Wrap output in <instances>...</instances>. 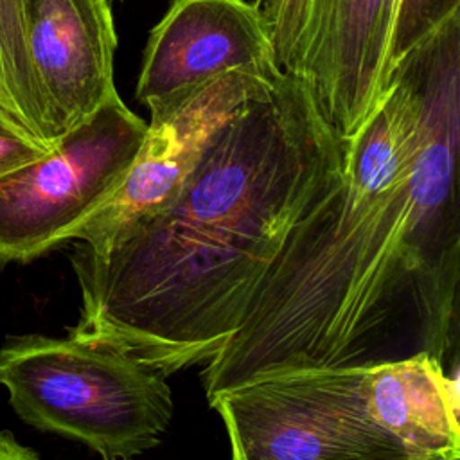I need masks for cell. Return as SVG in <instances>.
<instances>
[{
    "instance_id": "4",
    "label": "cell",
    "mask_w": 460,
    "mask_h": 460,
    "mask_svg": "<svg viewBox=\"0 0 460 460\" xmlns=\"http://www.w3.org/2000/svg\"><path fill=\"white\" fill-rule=\"evenodd\" d=\"M165 377L120 349L72 334L16 336L0 347V385L14 411L108 460L162 440L174 413Z\"/></svg>"
},
{
    "instance_id": "14",
    "label": "cell",
    "mask_w": 460,
    "mask_h": 460,
    "mask_svg": "<svg viewBox=\"0 0 460 460\" xmlns=\"http://www.w3.org/2000/svg\"><path fill=\"white\" fill-rule=\"evenodd\" d=\"M0 460H40L38 455L18 444L9 433H0Z\"/></svg>"
},
{
    "instance_id": "9",
    "label": "cell",
    "mask_w": 460,
    "mask_h": 460,
    "mask_svg": "<svg viewBox=\"0 0 460 460\" xmlns=\"http://www.w3.org/2000/svg\"><path fill=\"white\" fill-rule=\"evenodd\" d=\"M401 0H323L311 84L341 140L370 117L390 86Z\"/></svg>"
},
{
    "instance_id": "13",
    "label": "cell",
    "mask_w": 460,
    "mask_h": 460,
    "mask_svg": "<svg viewBox=\"0 0 460 460\" xmlns=\"http://www.w3.org/2000/svg\"><path fill=\"white\" fill-rule=\"evenodd\" d=\"M444 374L451 379L460 376V192H458V248H456V264L453 289L447 307L444 343L438 359Z\"/></svg>"
},
{
    "instance_id": "8",
    "label": "cell",
    "mask_w": 460,
    "mask_h": 460,
    "mask_svg": "<svg viewBox=\"0 0 460 460\" xmlns=\"http://www.w3.org/2000/svg\"><path fill=\"white\" fill-rule=\"evenodd\" d=\"M25 20L31 59L61 137L119 93L111 0H25Z\"/></svg>"
},
{
    "instance_id": "6",
    "label": "cell",
    "mask_w": 460,
    "mask_h": 460,
    "mask_svg": "<svg viewBox=\"0 0 460 460\" xmlns=\"http://www.w3.org/2000/svg\"><path fill=\"white\" fill-rule=\"evenodd\" d=\"M282 77L234 70L147 104V131L124 181L81 226L75 241L97 246L172 203L219 133Z\"/></svg>"
},
{
    "instance_id": "3",
    "label": "cell",
    "mask_w": 460,
    "mask_h": 460,
    "mask_svg": "<svg viewBox=\"0 0 460 460\" xmlns=\"http://www.w3.org/2000/svg\"><path fill=\"white\" fill-rule=\"evenodd\" d=\"M230 460H426L460 451V385L438 359L273 374L216 395Z\"/></svg>"
},
{
    "instance_id": "15",
    "label": "cell",
    "mask_w": 460,
    "mask_h": 460,
    "mask_svg": "<svg viewBox=\"0 0 460 460\" xmlns=\"http://www.w3.org/2000/svg\"><path fill=\"white\" fill-rule=\"evenodd\" d=\"M426 460H460V451H449V453H440L435 456H429Z\"/></svg>"
},
{
    "instance_id": "1",
    "label": "cell",
    "mask_w": 460,
    "mask_h": 460,
    "mask_svg": "<svg viewBox=\"0 0 460 460\" xmlns=\"http://www.w3.org/2000/svg\"><path fill=\"white\" fill-rule=\"evenodd\" d=\"M420 104L392 75L343 140L340 176L307 207L250 309L203 372L216 395L273 374L440 359L458 248L455 183L419 158Z\"/></svg>"
},
{
    "instance_id": "12",
    "label": "cell",
    "mask_w": 460,
    "mask_h": 460,
    "mask_svg": "<svg viewBox=\"0 0 460 460\" xmlns=\"http://www.w3.org/2000/svg\"><path fill=\"white\" fill-rule=\"evenodd\" d=\"M54 146L38 140L0 108V180L36 162Z\"/></svg>"
},
{
    "instance_id": "5",
    "label": "cell",
    "mask_w": 460,
    "mask_h": 460,
    "mask_svg": "<svg viewBox=\"0 0 460 460\" xmlns=\"http://www.w3.org/2000/svg\"><path fill=\"white\" fill-rule=\"evenodd\" d=\"M147 122L110 97L36 162L0 180V264L29 262L75 239L124 181Z\"/></svg>"
},
{
    "instance_id": "7",
    "label": "cell",
    "mask_w": 460,
    "mask_h": 460,
    "mask_svg": "<svg viewBox=\"0 0 460 460\" xmlns=\"http://www.w3.org/2000/svg\"><path fill=\"white\" fill-rule=\"evenodd\" d=\"M234 70L286 74L262 11L252 0H171L147 34L135 99L147 106Z\"/></svg>"
},
{
    "instance_id": "16",
    "label": "cell",
    "mask_w": 460,
    "mask_h": 460,
    "mask_svg": "<svg viewBox=\"0 0 460 460\" xmlns=\"http://www.w3.org/2000/svg\"><path fill=\"white\" fill-rule=\"evenodd\" d=\"M111 2H115V0H111ZM117 2H122V0H117Z\"/></svg>"
},
{
    "instance_id": "10",
    "label": "cell",
    "mask_w": 460,
    "mask_h": 460,
    "mask_svg": "<svg viewBox=\"0 0 460 460\" xmlns=\"http://www.w3.org/2000/svg\"><path fill=\"white\" fill-rule=\"evenodd\" d=\"M0 108L38 140L58 142L52 108L29 52L25 0H0Z\"/></svg>"
},
{
    "instance_id": "11",
    "label": "cell",
    "mask_w": 460,
    "mask_h": 460,
    "mask_svg": "<svg viewBox=\"0 0 460 460\" xmlns=\"http://www.w3.org/2000/svg\"><path fill=\"white\" fill-rule=\"evenodd\" d=\"M456 9H460V0H401L392 36L390 75L397 61L442 25Z\"/></svg>"
},
{
    "instance_id": "2",
    "label": "cell",
    "mask_w": 460,
    "mask_h": 460,
    "mask_svg": "<svg viewBox=\"0 0 460 460\" xmlns=\"http://www.w3.org/2000/svg\"><path fill=\"white\" fill-rule=\"evenodd\" d=\"M341 162L343 140L313 84L284 74L219 133L172 203L75 248L81 316L70 334L165 376L207 365Z\"/></svg>"
}]
</instances>
